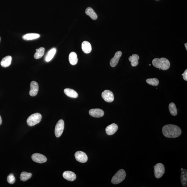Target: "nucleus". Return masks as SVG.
<instances>
[{
	"instance_id": "nucleus-12",
	"label": "nucleus",
	"mask_w": 187,
	"mask_h": 187,
	"mask_svg": "<svg viewBox=\"0 0 187 187\" xmlns=\"http://www.w3.org/2000/svg\"><path fill=\"white\" fill-rule=\"evenodd\" d=\"M122 54V53L121 51H117L116 52L115 56L111 59L110 62V64L112 67H115L117 65Z\"/></svg>"
},
{
	"instance_id": "nucleus-21",
	"label": "nucleus",
	"mask_w": 187,
	"mask_h": 187,
	"mask_svg": "<svg viewBox=\"0 0 187 187\" xmlns=\"http://www.w3.org/2000/svg\"><path fill=\"white\" fill-rule=\"evenodd\" d=\"M40 37V35L38 34H29L25 35L23 36V39L25 40H31L36 39Z\"/></svg>"
},
{
	"instance_id": "nucleus-14",
	"label": "nucleus",
	"mask_w": 187,
	"mask_h": 187,
	"mask_svg": "<svg viewBox=\"0 0 187 187\" xmlns=\"http://www.w3.org/2000/svg\"><path fill=\"white\" fill-rule=\"evenodd\" d=\"M63 176L65 179L70 181H74L76 178V176L75 174L70 171L64 172L63 174Z\"/></svg>"
},
{
	"instance_id": "nucleus-22",
	"label": "nucleus",
	"mask_w": 187,
	"mask_h": 187,
	"mask_svg": "<svg viewBox=\"0 0 187 187\" xmlns=\"http://www.w3.org/2000/svg\"><path fill=\"white\" fill-rule=\"evenodd\" d=\"M85 13L88 15L90 16L92 19L96 20L97 19V15L92 8L88 7L86 10Z\"/></svg>"
},
{
	"instance_id": "nucleus-4",
	"label": "nucleus",
	"mask_w": 187,
	"mask_h": 187,
	"mask_svg": "<svg viewBox=\"0 0 187 187\" xmlns=\"http://www.w3.org/2000/svg\"><path fill=\"white\" fill-rule=\"evenodd\" d=\"M41 119H42V116L40 114L34 113L28 117L27 120V123L29 126H34L39 123L41 121Z\"/></svg>"
},
{
	"instance_id": "nucleus-29",
	"label": "nucleus",
	"mask_w": 187,
	"mask_h": 187,
	"mask_svg": "<svg viewBox=\"0 0 187 187\" xmlns=\"http://www.w3.org/2000/svg\"><path fill=\"white\" fill-rule=\"evenodd\" d=\"M182 75L183 76V78L184 80H187V69L184 72L183 74H182Z\"/></svg>"
},
{
	"instance_id": "nucleus-13",
	"label": "nucleus",
	"mask_w": 187,
	"mask_h": 187,
	"mask_svg": "<svg viewBox=\"0 0 187 187\" xmlns=\"http://www.w3.org/2000/svg\"><path fill=\"white\" fill-rule=\"evenodd\" d=\"M118 129V126L115 123H112L109 125L106 128V132L107 135H113L117 131Z\"/></svg>"
},
{
	"instance_id": "nucleus-2",
	"label": "nucleus",
	"mask_w": 187,
	"mask_h": 187,
	"mask_svg": "<svg viewBox=\"0 0 187 187\" xmlns=\"http://www.w3.org/2000/svg\"><path fill=\"white\" fill-rule=\"evenodd\" d=\"M153 65L155 68L164 70H168L170 67L169 61L164 58H155L152 61Z\"/></svg>"
},
{
	"instance_id": "nucleus-10",
	"label": "nucleus",
	"mask_w": 187,
	"mask_h": 187,
	"mask_svg": "<svg viewBox=\"0 0 187 187\" xmlns=\"http://www.w3.org/2000/svg\"><path fill=\"white\" fill-rule=\"evenodd\" d=\"M30 90L29 91L30 95L34 97L37 95L39 91V85L37 82L32 81L30 84Z\"/></svg>"
},
{
	"instance_id": "nucleus-5",
	"label": "nucleus",
	"mask_w": 187,
	"mask_h": 187,
	"mask_svg": "<svg viewBox=\"0 0 187 187\" xmlns=\"http://www.w3.org/2000/svg\"><path fill=\"white\" fill-rule=\"evenodd\" d=\"M155 176L157 178H160L163 176L165 172V168L164 165L161 163L157 164L154 166Z\"/></svg>"
},
{
	"instance_id": "nucleus-11",
	"label": "nucleus",
	"mask_w": 187,
	"mask_h": 187,
	"mask_svg": "<svg viewBox=\"0 0 187 187\" xmlns=\"http://www.w3.org/2000/svg\"><path fill=\"white\" fill-rule=\"evenodd\" d=\"M104 114L103 111L99 109H92L89 111V115L92 117L97 118L102 117Z\"/></svg>"
},
{
	"instance_id": "nucleus-24",
	"label": "nucleus",
	"mask_w": 187,
	"mask_h": 187,
	"mask_svg": "<svg viewBox=\"0 0 187 187\" xmlns=\"http://www.w3.org/2000/svg\"><path fill=\"white\" fill-rule=\"evenodd\" d=\"M36 52L34 54V58L36 59L41 58L44 55L45 49L44 48L41 47L39 49H36Z\"/></svg>"
},
{
	"instance_id": "nucleus-31",
	"label": "nucleus",
	"mask_w": 187,
	"mask_h": 187,
	"mask_svg": "<svg viewBox=\"0 0 187 187\" xmlns=\"http://www.w3.org/2000/svg\"><path fill=\"white\" fill-rule=\"evenodd\" d=\"M184 45H185V48H186V50H187V43H185V44Z\"/></svg>"
},
{
	"instance_id": "nucleus-18",
	"label": "nucleus",
	"mask_w": 187,
	"mask_h": 187,
	"mask_svg": "<svg viewBox=\"0 0 187 187\" xmlns=\"http://www.w3.org/2000/svg\"><path fill=\"white\" fill-rule=\"evenodd\" d=\"M69 60L70 64L72 65H75L77 63L78 59L76 54L74 52H72L69 54Z\"/></svg>"
},
{
	"instance_id": "nucleus-34",
	"label": "nucleus",
	"mask_w": 187,
	"mask_h": 187,
	"mask_svg": "<svg viewBox=\"0 0 187 187\" xmlns=\"http://www.w3.org/2000/svg\"><path fill=\"white\" fill-rule=\"evenodd\" d=\"M0 41H1V37H0Z\"/></svg>"
},
{
	"instance_id": "nucleus-23",
	"label": "nucleus",
	"mask_w": 187,
	"mask_h": 187,
	"mask_svg": "<svg viewBox=\"0 0 187 187\" xmlns=\"http://www.w3.org/2000/svg\"><path fill=\"white\" fill-rule=\"evenodd\" d=\"M56 51H57L56 49L55 48H54L51 49L48 52L45 57V61L46 62H49L53 59L55 55Z\"/></svg>"
},
{
	"instance_id": "nucleus-17",
	"label": "nucleus",
	"mask_w": 187,
	"mask_h": 187,
	"mask_svg": "<svg viewBox=\"0 0 187 187\" xmlns=\"http://www.w3.org/2000/svg\"><path fill=\"white\" fill-rule=\"evenodd\" d=\"M12 60V57L11 56H7L3 58L1 60V66L3 67H9L11 63Z\"/></svg>"
},
{
	"instance_id": "nucleus-28",
	"label": "nucleus",
	"mask_w": 187,
	"mask_h": 187,
	"mask_svg": "<svg viewBox=\"0 0 187 187\" xmlns=\"http://www.w3.org/2000/svg\"><path fill=\"white\" fill-rule=\"evenodd\" d=\"M7 181L10 184H13L15 182V178L14 175L12 174H10L7 176Z\"/></svg>"
},
{
	"instance_id": "nucleus-1",
	"label": "nucleus",
	"mask_w": 187,
	"mask_h": 187,
	"mask_svg": "<svg viewBox=\"0 0 187 187\" xmlns=\"http://www.w3.org/2000/svg\"><path fill=\"white\" fill-rule=\"evenodd\" d=\"M162 132L164 136L169 138H176L181 135L182 131L179 127L173 125H168L164 126Z\"/></svg>"
},
{
	"instance_id": "nucleus-35",
	"label": "nucleus",
	"mask_w": 187,
	"mask_h": 187,
	"mask_svg": "<svg viewBox=\"0 0 187 187\" xmlns=\"http://www.w3.org/2000/svg\"><path fill=\"white\" fill-rule=\"evenodd\" d=\"M157 1H158V0H157Z\"/></svg>"
},
{
	"instance_id": "nucleus-30",
	"label": "nucleus",
	"mask_w": 187,
	"mask_h": 187,
	"mask_svg": "<svg viewBox=\"0 0 187 187\" xmlns=\"http://www.w3.org/2000/svg\"><path fill=\"white\" fill-rule=\"evenodd\" d=\"M1 123H2V119H1V117L0 116V125H1Z\"/></svg>"
},
{
	"instance_id": "nucleus-27",
	"label": "nucleus",
	"mask_w": 187,
	"mask_h": 187,
	"mask_svg": "<svg viewBox=\"0 0 187 187\" xmlns=\"http://www.w3.org/2000/svg\"><path fill=\"white\" fill-rule=\"evenodd\" d=\"M146 82L149 85L153 86H158L159 83L158 79L155 78L147 79Z\"/></svg>"
},
{
	"instance_id": "nucleus-33",
	"label": "nucleus",
	"mask_w": 187,
	"mask_h": 187,
	"mask_svg": "<svg viewBox=\"0 0 187 187\" xmlns=\"http://www.w3.org/2000/svg\"><path fill=\"white\" fill-rule=\"evenodd\" d=\"M149 66H151V64H149Z\"/></svg>"
},
{
	"instance_id": "nucleus-9",
	"label": "nucleus",
	"mask_w": 187,
	"mask_h": 187,
	"mask_svg": "<svg viewBox=\"0 0 187 187\" xmlns=\"http://www.w3.org/2000/svg\"><path fill=\"white\" fill-rule=\"evenodd\" d=\"M32 159L33 161L38 163H44L47 161V158L44 155L39 153L33 154Z\"/></svg>"
},
{
	"instance_id": "nucleus-15",
	"label": "nucleus",
	"mask_w": 187,
	"mask_h": 187,
	"mask_svg": "<svg viewBox=\"0 0 187 187\" xmlns=\"http://www.w3.org/2000/svg\"><path fill=\"white\" fill-rule=\"evenodd\" d=\"M82 50L85 54H89L91 52L92 48L90 43L88 41H84L82 45Z\"/></svg>"
},
{
	"instance_id": "nucleus-8",
	"label": "nucleus",
	"mask_w": 187,
	"mask_h": 187,
	"mask_svg": "<svg viewBox=\"0 0 187 187\" xmlns=\"http://www.w3.org/2000/svg\"><path fill=\"white\" fill-rule=\"evenodd\" d=\"M76 160L81 163H85L88 160V157L86 154L82 151H78L74 155Z\"/></svg>"
},
{
	"instance_id": "nucleus-19",
	"label": "nucleus",
	"mask_w": 187,
	"mask_h": 187,
	"mask_svg": "<svg viewBox=\"0 0 187 187\" xmlns=\"http://www.w3.org/2000/svg\"><path fill=\"white\" fill-rule=\"evenodd\" d=\"M139 59V57L137 54H133L129 57V60L131 62V65L132 67H135L138 65L139 64L138 60Z\"/></svg>"
},
{
	"instance_id": "nucleus-3",
	"label": "nucleus",
	"mask_w": 187,
	"mask_h": 187,
	"mask_svg": "<svg viewBox=\"0 0 187 187\" xmlns=\"http://www.w3.org/2000/svg\"><path fill=\"white\" fill-rule=\"evenodd\" d=\"M126 177V173L123 170H119L112 178L111 182L114 184H117L120 183L125 179Z\"/></svg>"
},
{
	"instance_id": "nucleus-20",
	"label": "nucleus",
	"mask_w": 187,
	"mask_h": 187,
	"mask_svg": "<svg viewBox=\"0 0 187 187\" xmlns=\"http://www.w3.org/2000/svg\"><path fill=\"white\" fill-rule=\"evenodd\" d=\"M181 181L183 187H186L187 185V171L186 169L182 170L181 177Z\"/></svg>"
},
{
	"instance_id": "nucleus-16",
	"label": "nucleus",
	"mask_w": 187,
	"mask_h": 187,
	"mask_svg": "<svg viewBox=\"0 0 187 187\" xmlns=\"http://www.w3.org/2000/svg\"><path fill=\"white\" fill-rule=\"evenodd\" d=\"M64 92L68 97L72 98H76L78 97V94L75 90L70 88L64 89Z\"/></svg>"
},
{
	"instance_id": "nucleus-6",
	"label": "nucleus",
	"mask_w": 187,
	"mask_h": 187,
	"mask_svg": "<svg viewBox=\"0 0 187 187\" xmlns=\"http://www.w3.org/2000/svg\"><path fill=\"white\" fill-rule=\"evenodd\" d=\"M64 126L63 120H60L56 124L55 129V134L57 138L60 137L63 132Z\"/></svg>"
},
{
	"instance_id": "nucleus-26",
	"label": "nucleus",
	"mask_w": 187,
	"mask_h": 187,
	"mask_svg": "<svg viewBox=\"0 0 187 187\" xmlns=\"http://www.w3.org/2000/svg\"><path fill=\"white\" fill-rule=\"evenodd\" d=\"M32 176V174L31 173H28L27 172H23L21 173L20 178L21 181L25 182L29 180Z\"/></svg>"
},
{
	"instance_id": "nucleus-7",
	"label": "nucleus",
	"mask_w": 187,
	"mask_h": 187,
	"mask_svg": "<svg viewBox=\"0 0 187 187\" xmlns=\"http://www.w3.org/2000/svg\"><path fill=\"white\" fill-rule=\"evenodd\" d=\"M102 97L105 101L111 103L114 100V94L111 91L109 90H105L102 92Z\"/></svg>"
},
{
	"instance_id": "nucleus-32",
	"label": "nucleus",
	"mask_w": 187,
	"mask_h": 187,
	"mask_svg": "<svg viewBox=\"0 0 187 187\" xmlns=\"http://www.w3.org/2000/svg\"><path fill=\"white\" fill-rule=\"evenodd\" d=\"M183 170V168H181V170Z\"/></svg>"
},
{
	"instance_id": "nucleus-25",
	"label": "nucleus",
	"mask_w": 187,
	"mask_h": 187,
	"mask_svg": "<svg viewBox=\"0 0 187 187\" xmlns=\"http://www.w3.org/2000/svg\"><path fill=\"white\" fill-rule=\"evenodd\" d=\"M169 110L171 115L173 116H176L177 115L178 110L176 105L173 103H171L169 105Z\"/></svg>"
}]
</instances>
